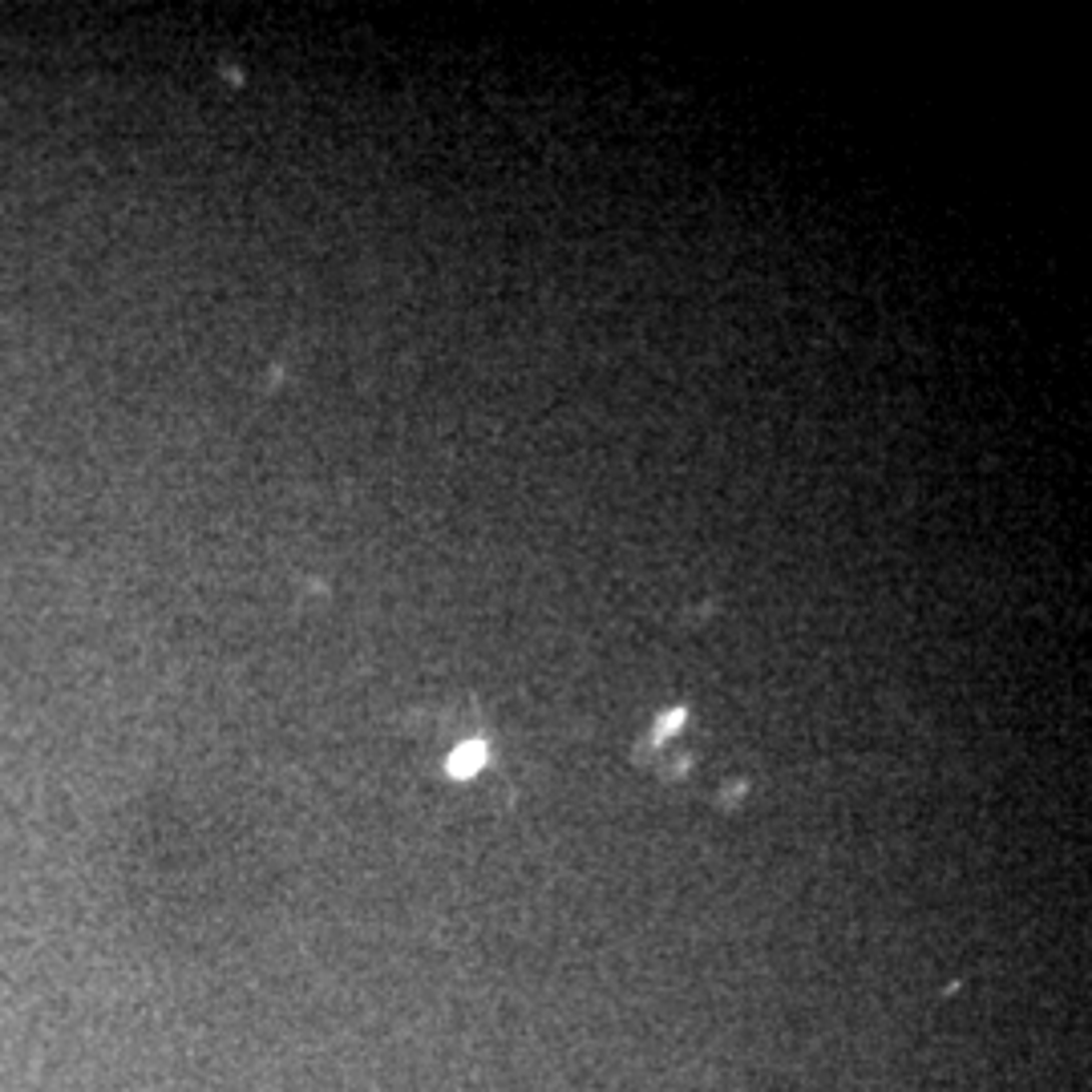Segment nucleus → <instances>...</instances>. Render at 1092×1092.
Segmentation results:
<instances>
[{
	"mask_svg": "<svg viewBox=\"0 0 1092 1092\" xmlns=\"http://www.w3.org/2000/svg\"><path fill=\"white\" fill-rule=\"evenodd\" d=\"M688 721V709H672V713H664L660 721H656V729H652V741H664V737H672L680 725Z\"/></svg>",
	"mask_w": 1092,
	"mask_h": 1092,
	"instance_id": "nucleus-2",
	"label": "nucleus"
},
{
	"mask_svg": "<svg viewBox=\"0 0 1092 1092\" xmlns=\"http://www.w3.org/2000/svg\"><path fill=\"white\" fill-rule=\"evenodd\" d=\"M485 761H489V745H485V741H465V745H457V749L449 753L445 773L457 777V781H465V777H473Z\"/></svg>",
	"mask_w": 1092,
	"mask_h": 1092,
	"instance_id": "nucleus-1",
	"label": "nucleus"
}]
</instances>
